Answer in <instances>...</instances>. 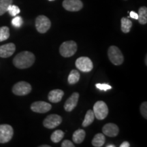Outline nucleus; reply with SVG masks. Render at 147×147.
I'll list each match as a JSON object with an SVG mask.
<instances>
[{"instance_id": "nucleus-1", "label": "nucleus", "mask_w": 147, "mask_h": 147, "mask_svg": "<svg viewBox=\"0 0 147 147\" xmlns=\"http://www.w3.org/2000/svg\"><path fill=\"white\" fill-rule=\"evenodd\" d=\"M35 55L29 51L18 53L13 59V64L18 69H26L31 67L35 62Z\"/></svg>"}, {"instance_id": "nucleus-2", "label": "nucleus", "mask_w": 147, "mask_h": 147, "mask_svg": "<svg viewBox=\"0 0 147 147\" xmlns=\"http://www.w3.org/2000/svg\"><path fill=\"white\" fill-rule=\"evenodd\" d=\"M108 55L110 62L115 65H121L124 61L123 55L121 50L115 46L110 47L108 51Z\"/></svg>"}, {"instance_id": "nucleus-3", "label": "nucleus", "mask_w": 147, "mask_h": 147, "mask_svg": "<svg viewBox=\"0 0 147 147\" xmlns=\"http://www.w3.org/2000/svg\"><path fill=\"white\" fill-rule=\"evenodd\" d=\"M77 51V45L74 41L64 42L59 48V53L63 57H70L75 54Z\"/></svg>"}, {"instance_id": "nucleus-4", "label": "nucleus", "mask_w": 147, "mask_h": 147, "mask_svg": "<svg viewBox=\"0 0 147 147\" xmlns=\"http://www.w3.org/2000/svg\"><path fill=\"white\" fill-rule=\"evenodd\" d=\"M93 111L95 117L98 120H103L108 116V108L105 102L103 101H98L94 104Z\"/></svg>"}, {"instance_id": "nucleus-5", "label": "nucleus", "mask_w": 147, "mask_h": 147, "mask_svg": "<svg viewBox=\"0 0 147 147\" xmlns=\"http://www.w3.org/2000/svg\"><path fill=\"white\" fill-rule=\"evenodd\" d=\"M51 26L49 18L44 15H40L36 19V27L37 31L40 34H45L48 32Z\"/></svg>"}, {"instance_id": "nucleus-6", "label": "nucleus", "mask_w": 147, "mask_h": 147, "mask_svg": "<svg viewBox=\"0 0 147 147\" xmlns=\"http://www.w3.org/2000/svg\"><path fill=\"white\" fill-rule=\"evenodd\" d=\"M32 91V86L28 82L21 81L16 83L12 87V92L16 95L23 96L29 94Z\"/></svg>"}, {"instance_id": "nucleus-7", "label": "nucleus", "mask_w": 147, "mask_h": 147, "mask_svg": "<svg viewBox=\"0 0 147 147\" xmlns=\"http://www.w3.org/2000/svg\"><path fill=\"white\" fill-rule=\"evenodd\" d=\"M13 128L10 125H0V143H7L13 137Z\"/></svg>"}, {"instance_id": "nucleus-8", "label": "nucleus", "mask_w": 147, "mask_h": 147, "mask_svg": "<svg viewBox=\"0 0 147 147\" xmlns=\"http://www.w3.org/2000/svg\"><path fill=\"white\" fill-rule=\"evenodd\" d=\"M75 64L77 68L83 72H89L93 68V62L87 57H81L77 59Z\"/></svg>"}, {"instance_id": "nucleus-9", "label": "nucleus", "mask_w": 147, "mask_h": 147, "mask_svg": "<svg viewBox=\"0 0 147 147\" xmlns=\"http://www.w3.org/2000/svg\"><path fill=\"white\" fill-rule=\"evenodd\" d=\"M62 122V118L57 115H50L44 120L43 125L46 128L53 129L59 125Z\"/></svg>"}, {"instance_id": "nucleus-10", "label": "nucleus", "mask_w": 147, "mask_h": 147, "mask_svg": "<svg viewBox=\"0 0 147 147\" xmlns=\"http://www.w3.org/2000/svg\"><path fill=\"white\" fill-rule=\"evenodd\" d=\"M63 7L69 12H77L83 7V3L80 0H64Z\"/></svg>"}, {"instance_id": "nucleus-11", "label": "nucleus", "mask_w": 147, "mask_h": 147, "mask_svg": "<svg viewBox=\"0 0 147 147\" xmlns=\"http://www.w3.org/2000/svg\"><path fill=\"white\" fill-rule=\"evenodd\" d=\"M52 106L49 103L38 101L33 103L31 106V109L32 111L38 113H46L49 112L51 109Z\"/></svg>"}, {"instance_id": "nucleus-12", "label": "nucleus", "mask_w": 147, "mask_h": 147, "mask_svg": "<svg viewBox=\"0 0 147 147\" xmlns=\"http://www.w3.org/2000/svg\"><path fill=\"white\" fill-rule=\"evenodd\" d=\"M16 50V46L13 43H8L0 46V57L8 58L14 54Z\"/></svg>"}, {"instance_id": "nucleus-13", "label": "nucleus", "mask_w": 147, "mask_h": 147, "mask_svg": "<svg viewBox=\"0 0 147 147\" xmlns=\"http://www.w3.org/2000/svg\"><path fill=\"white\" fill-rule=\"evenodd\" d=\"M79 99V94L78 93H74L71 94L70 97L67 99L65 104H64V108L67 112H71L76 108L78 104Z\"/></svg>"}, {"instance_id": "nucleus-14", "label": "nucleus", "mask_w": 147, "mask_h": 147, "mask_svg": "<svg viewBox=\"0 0 147 147\" xmlns=\"http://www.w3.org/2000/svg\"><path fill=\"white\" fill-rule=\"evenodd\" d=\"M103 134L108 137H115L118 135L119 129L118 126L114 123H107L103 127Z\"/></svg>"}, {"instance_id": "nucleus-15", "label": "nucleus", "mask_w": 147, "mask_h": 147, "mask_svg": "<svg viewBox=\"0 0 147 147\" xmlns=\"http://www.w3.org/2000/svg\"><path fill=\"white\" fill-rule=\"evenodd\" d=\"M64 95L63 91L61 89L52 90L49 93V100L53 103H58L61 100L62 97Z\"/></svg>"}, {"instance_id": "nucleus-16", "label": "nucleus", "mask_w": 147, "mask_h": 147, "mask_svg": "<svg viewBox=\"0 0 147 147\" xmlns=\"http://www.w3.org/2000/svg\"><path fill=\"white\" fill-rule=\"evenodd\" d=\"M85 131H84L83 129H77L76 131H75L73 134V141L76 143V144H80V143L83 142L84 138H85Z\"/></svg>"}, {"instance_id": "nucleus-17", "label": "nucleus", "mask_w": 147, "mask_h": 147, "mask_svg": "<svg viewBox=\"0 0 147 147\" xmlns=\"http://www.w3.org/2000/svg\"><path fill=\"white\" fill-rule=\"evenodd\" d=\"M105 136L103 134H97L92 140V145L95 147H101L105 143Z\"/></svg>"}, {"instance_id": "nucleus-18", "label": "nucleus", "mask_w": 147, "mask_h": 147, "mask_svg": "<svg viewBox=\"0 0 147 147\" xmlns=\"http://www.w3.org/2000/svg\"><path fill=\"white\" fill-rule=\"evenodd\" d=\"M138 18L139 23L142 25H145L147 23V8L146 7H140L138 10Z\"/></svg>"}, {"instance_id": "nucleus-19", "label": "nucleus", "mask_w": 147, "mask_h": 147, "mask_svg": "<svg viewBox=\"0 0 147 147\" xmlns=\"http://www.w3.org/2000/svg\"><path fill=\"white\" fill-rule=\"evenodd\" d=\"M121 31L125 34L129 33L130 32L132 27V22L128 19L127 18H122L121 20Z\"/></svg>"}, {"instance_id": "nucleus-20", "label": "nucleus", "mask_w": 147, "mask_h": 147, "mask_svg": "<svg viewBox=\"0 0 147 147\" xmlns=\"http://www.w3.org/2000/svg\"><path fill=\"white\" fill-rule=\"evenodd\" d=\"M95 119V115L94 113H93V110H88L87 112V114H86L85 117H84V119L83 121V123H82V126L84 127H88L93 122Z\"/></svg>"}, {"instance_id": "nucleus-21", "label": "nucleus", "mask_w": 147, "mask_h": 147, "mask_svg": "<svg viewBox=\"0 0 147 147\" xmlns=\"http://www.w3.org/2000/svg\"><path fill=\"white\" fill-rule=\"evenodd\" d=\"M79 79H80V74L76 69H73L69 73L67 81H68L69 84H74L78 82Z\"/></svg>"}, {"instance_id": "nucleus-22", "label": "nucleus", "mask_w": 147, "mask_h": 147, "mask_svg": "<svg viewBox=\"0 0 147 147\" xmlns=\"http://www.w3.org/2000/svg\"><path fill=\"white\" fill-rule=\"evenodd\" d=\"M11 4H12V0H0V16L7 12Z\"/></svg>"}, {"instance_id": "nucleus-23", "label": "nucleus", "mask_w": 147, "mask_h": 147, "mask_svg": "<svg viewBox=\"0 0 147 147\" xmlns=\"http://www.w3.org/2000/svg\"><path fill=\"white\" fill-rule=\"evenodd\" d=\"M64 136V133L61 130H56L52 134L51 139L54 143L59 142Z\"/></svg>"}, {"instance_id": "nucleus-24", "label": "nucleus", "mask_w": 147, "mask_h": 147, "mask_svg": "<svg viewBox=\"0 0 147 147\" xmlns=\"http://www.w3.org/2000/svg\"><path fill=\"white\" fill-rule=\"evenodd\" d=\"M10 37V29L8 27L3 26L0 27V42L8 40Z\"/></svg>"}, {"instance_id": "nucleus-25", "label": "nucleus", "mask_w": 147, "mask_h": 147, "mask_svg": "<svg viewBox=\"0 0 147 147\" xmlns=\"http://www.w3.org/2000/svg\"><path fill=\"white\" fill-rule=\"evenodd\" d=\"M7 12H9V14H10L12 16H16L18 14L20 13L21 10L20 8L18 6H16L15 5L11 4L10 6L8 7V11Z\"/></svg>"}, {"instance_id": "nucleus-26", "label": "nucleus", "mask_w": 147, "mask_h": 147, "mask_svg": "<svg viewBox=\"0 0 147 147\" xmlns=\"http://www.w3.org/2000/svg\"><path fill=\"white\" fill-rule=\"evenodd\" d=\"M23 18L21 16H15L12 21V24L14 27H21V25H23Z\"/></svg>"}, {"instance_id": "nucleus-27", "label": "nucleus", "mask_w": 147, "mask_h": 147, "mask_svg": "<svg viewBox=\"0 0 147 147\" xmlns=\"http://www.w3.org/2000/svg\"><path fill=\"white\" fill-rule=\"evenodd\" d=\"M140 112L143 117L145 119H147V102H143L140 106Z\"/></svg>"}, {"instance_id": "nucleus-28", "label": "nucleus", "mask_w": 147, "mask_h": 147, "mask_svg": "<svg viewBox=\"0 0 147 147\" xmlns=\"http://www.w3.org/2000/svg\"><path fill=\"white\" fill-rule=\"evenodd\" d=\"M96 87L98 89L100 90H102V91H107V90L111 89L112 87L109 84H100V83H97L96 84Z\"/></svg>"}, {"instance_id": "nucleus-29", "label": "nucleus", "mask_w": 147, "mask_h": 147, "mask_svg": "<svg viewBox=\"0 0 147 147\" xmlns=\"http://www.w3.org/2000/svg\"><path fill=\"white\" fill-rule=\"evenodd\" d=\"M62 147H74V144H73L71 141L68 140H64L61 144Z\"/></svg>"}, {"instance_id": "nucleus-30", "label": "nucleus", "mask_w": 147, "mask_h": 147, "mask_svg": "<svg viewBox=\"0 0 147 147\" xmlns=\"http://www.w3.org/2000/svg\"><path fill=\"white\" fill-rule=\"evenodd\" d=\"M130 17L134 18V19L138 20V14L136 12L131 11V12H130Z\"/></svg>"}, {"instance_id": "nucleus-31", "label": "nucleus", "mask_w": 147, "mask_h": 147, "mask_svg": "<svg viewBox=\"0 0 147 147\" xmlns=\"http://www.w3.org/2000/svg\"><path fill=\"white\" fill-rule=\"evenodd\" d=\"M130 146V144L128 142H127V141H125L120 145V147H129Z\"/></svg>"}, {"instance_id": "nucleus-32", "label": "nucleus", "mask_w": 147, "mask_h": 147, "mask_svg": "<svg viewBox=\"0 0 147 147\" xmlns=\"http://www.w3.org/2000/svg\"><path fill=\"white\" fill-rule=\"evenodd\" d=\"M107 147H115V146L113 144H110V145H107Z\"/></svg>"}, {"instance_id": "nucleus-33", "label": "nucleus", "mask_w": 147, "mask_h": 147, "mask_svg": "<svg viewBox=\"0 0 147 147\" xmlns=\"http://www.w3.org/2000/svg\"><path fill=\"white\" fill-rule=\"evenodd\" d=\"M40 147H50V146H49V145H42Z\"/></svg>"}, {"instance_id": "nucleus-34", "label": "nucleus", "mask_w": 147, "mask_h": 147, "mask_svg": "<svg viewBox=\"0 0 147 147\" xmlns=\"http://www.w3.org/2000/svg\"><path fill=\"white\" fill-rule=\"evenodd\" d=\"M49 1H55V0H49Z\"/></svg>"}]
</instances>
